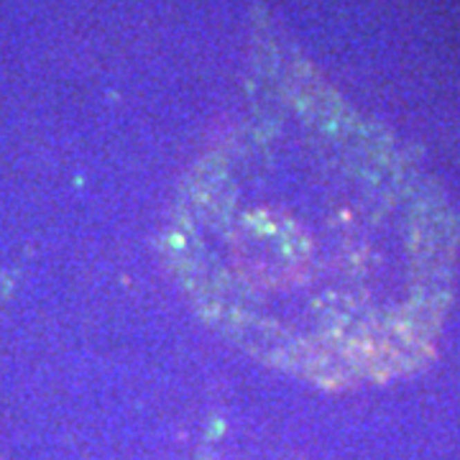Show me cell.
I'll list each match as a JSON object with an SVG mask.
<instances>
[{
    "instance_id": "obj_1",
    "label": "cell",
    "mask_w": 460,
    "mask_h": 460,
    "mask_svg": "<svg viewBox=\"0 0 460 460\" xmlns=\"http://www.w3.org/2000/svg\"><path fill=\"white\" fill-rule=\"evenodd\" d=\"M167 251L210 327L318 384L384 381L432 353L458 223L425 169L353 120L248 128L192 169Z\"/></svg>"
}]
</instances>
